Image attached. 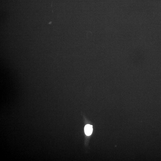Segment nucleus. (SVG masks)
<instances>
[{"mask_svg": "<svg viewBox=\"0 0 161 161\" xmlns=\"http://www.w3.org/2000/svg\"><path fill=\"white\" fill-rule=\"evenodd\" d=\"M84 131L86 135H90L92 131V126L89 124L86 125L84 127Z\"/></svg>", "mask_w": 161, "mask_h": 161, "instance_id": "nucleus-1", "label": "nucleus"}]
</instances>
